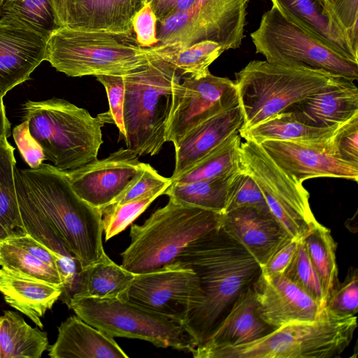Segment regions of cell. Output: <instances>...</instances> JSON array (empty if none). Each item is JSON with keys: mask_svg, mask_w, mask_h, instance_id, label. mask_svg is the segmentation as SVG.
<instances>
[{"mask_svg": "<svg viewBox=\"0 0 358 358\" xmlns=\"http://www.w3.org/2000/svg\"><path fill=\"white\" fill-rule=\"evenodd\" d=\"M341 26L358 45V0H327Z\"/></svg>", "mask_w": 358, "mask_h": 358, "instance_id": "46", "label": "cell"}, {"mask_svg": "<svg viewBox=\"0 0 358 358\" xmlns=\"http://www.w3.org/2000/svg\"><path fill=\"white\" fill-rule=\"evenodd\" d=\"M0 292L8 304L43 329L41 319L59 299L62 287L0 268Z\"/></svg>", "mask_w": 358, "mask_h": 358, "instance_id": "26", "label": "cell"}, {"mask_svg": "<svg viewBox=\"0 0 358 358\" xmlns=\"http://www.w3.org/2000/svg\"><path fill=\"white\" fill-rule=\"evenodd\" d=\"M326 306L334 313L345 316H355L358 311V270L349 268L342 282L331 291Z\"/></svg>", "mask_w": 358, "mask_h": 358, "instance_id": "40", "label": "cell"}, {"mask_svg": "<svg viewBox=\"0 0 358 358\" xmlns=\"http://www.w3.org/2000/svg\"><path fill=\"white\" fill-rule=\"evenodd\" d=\"M23 110L30 134L46 160L64 171L96 159L103 143L101 128L113 124L108 111L93 117L86 109L59 98L28 100Z\"/></svg>", "mask_w": 358, "mask_h": 358, "instance_id": "3", "label": "cell"}, {"mask_svg": "<svg viewBox=\"0 0 358 358\" xmlns=\"http://www.w3.org/2000/svg\"><path fill=\"white\" fill-rule=\"evenodd\" d=\"M221 227L255 258L261 267L291 237L270 211L250 206L222 214Z\"/></svg>", "mask_w": 358, "mask_h": 358, "instance_id": "20", "label": "cell"}, {"mask_svg": "<svg viewBox=\"0 0 358 358\" xmlns=\"http://www.w3.org/2000/svg\"><path fill=\"white\" fill-rule=\"evenodd\" d=\"M51 358H127L114 338L85 322L77 315L58 327L55 343L48 347Z\"/></svg>", "mask_w": 358, "mask_h": 358, "instance_id": "25", "label": "cell"}, {"mask_svg": "<svg viewBox=\"0 0 358 358\" xmlns=\"http://www.w3.org/2000/svg\"><path fill=\"white\" fill-rule=\"evenodd\" d=\"M333 136L315 140H268L260 145L282 169L301 183L315 178H338L357 182L358 164L338 155Z\"/></svg>", "mask_w": 358, "mask_h": 358, "instance_id": "16", "label": "cell"}, {"mask_svg": "<svg viewBox=\"0 0 358 358\" xmlns=\"http://www.w3.org/2000/svg\"><path fill=\"white\" fill-rule=\"evenodd\" d=\"M301 240L320 279L327 302L331 291L339 282L336 255L337 243L330 229L321 224L310 231Z\"/></svg>", "mask_w": 358, "mask_h": 358, "instance_id": "33", "label": "cell"}, {"mask_svg": "<svg viewBox=\"0 0 358 358\" xmlns=\"http://www.w3.org/2000/svg\"><path fill=\"white\" fill-rule=\"evenodd\" d=\"M252 288L260 317L274 329L315 321L324 308L284 274L261 273Z\"/></svg>", "mask_w": 358, "mask_h": 358, "instance_id": "17", "label": "cell"}, {"mask_svg": "<svg viewBox=\"0 0 358 358\" xmlns=\"http://www.w3.org/2000/svg\"><path fill=\"white\" fill-rule=\"evenodd\" d=\"M244 206L270 211L255 180L241 168L234 174L229 185L224 213Z\"/></svg>", "mask_w": 358, "mask_h": 358, "instance_id": "39", "label": "cell"}, {"mask_svg": "<svg viewBox=\"0 0 358 358\" xmlns=\"http://www.w3.org/2000/svg\"><path fill=\"white\" fill-rule=\"evenodd\" d=\"M81 320L112 337L136 338L158 348H194L181 323L127 298L73 297L68 306Z\"/></svg>", "mask_w": 358, "mask_h": 358, "instance_id": "10", "label": "cell"}, {"mask_svg": "<svg viewBox=\"0 0 358 358\" xmlns=\"http://www.w3.org/2000/svg\"><path fill=\"white\" fill-rule=\"evenodd\" d=\"M299 241L292 237L287 239L261 267L262 273L268 275L283 274L294 256Z\"/></svg>", "mask_w": 358, "mask_h": 358, "instance_id": "47", "label": "cell"}, {"mask_svg": "<svg viewBox=\"0 0 358 358\" xmlns=\"http://www.w3.org/2000/svg\"><path fill=\"white\" fill-rule=\"evenodd\" d=\"M285 112L308 126L338 128L358 115V89L353 81L338 78Z\"/></svg>", "mask_w": 358, "mask_h": 358, "instance_id": "21", "label": "cell"}, {"mask_svg": "<svg viewBox=\"0 0 358 358\" xmlns=\"http://www.w3.org/2000/svg\"><path fill=\"white\" fill-rule=\"evenodd\" d=\"M236 172L228 176L207 180L188 182H171L164 194L167 195L170 200L179 204L223 214L229 185Z\"/></svg>", "mask_w": 358, "mask_h": 358, "instance_id": "30", "label": "cell"}, {"mask_svg": "<svg viewBox=\"0 0 358 358\" xmlns=\"http://www.w3.org/2000/svg\"><path fill=\"white\" fill-rule=\"evenodd\" d=\"M181 76L156 55L145 66L124 76V141L139 157L158 154L166 142V124Z\"/></svg>", "mask_w": 358, "mask_h": 358, "instance_id": "6", "label": "cell"}, {"mask_svg": "<svg viewBox=\"0 0 358 358\" xmlns=\"http://www.w3.org/2000/svg\"><path fill=\"white\" fill-rule=\"evenodd\" d=\"M222 214L169 199L141 225L132 224L131 242L121 254V266L134 274L173 262L191 243L219 227Z\"/></svg>", "mask_w": 358, "mask_h": 358, "instance_id": "4", "label": "cell"}, {"mask_svg": "<svg viewBox=\"0 0 358 358\" xmlns=\"http://www.w3.org/2000/svg\"><path fill=\"white\" fill-rule=\"evenodd\" d=\"M48 38L19 22L0 17V92L5 96L30 79L46 60Z\"/></svg>", "mask_w": 358, "mask_h": 358, "instance_id": "18", "label": "cell"}, {"mask_svg": "<svg viewBox=\"0 0 358 358\" xmlns=\"http://www.w3.org/2000/svg\"><path fill=\"white\" fill-rule=\"evenodd\" d=\"M150 1H151V0H146V1H145V3H150Z\"/></svg>", "mask_w": 358, "mask_h": 358, "instance_id": "51", "label": "cell"}, {"mask_svg": "<svg viewBox=\"0 0 358 358\" xmlns=\"http://www.w3.org/2000/svg\"><path fill=\"white\" fill-rule=\"evenodd\" d=\"M157 19L149 3L135 14L132 28L137 43L143 48H150L158 43L157 38Z\"/></svg>", "mask_w": 358, "mask_h": 358, "instance_id": "45", "label": "cell"}, {"mask_svg": "<svg viewBox=\"0 0 358 358\" xmlns=\"http://www.w3.org/2000/svg\"><path fill=\"white\" fill-rule=\"evenodd\" d=\"M7 138H0V243L27 234L15 188L14 148Z\"/></svg>", "mask_w": 358, "mask_h": 358, "instance_id": "29", "label": "cell"}, {"mask_svg": "<svg viewBox=\"0 0 358 358\" xmlns=\"http://www.w3.org/2000/svg\"><path fill=\"white\" fill-rule=\"evenodd\" d=\"M135 275L104 254L98 261L81 270L72 298H127Z\"/></svg>", "mask_w": 358, "mask_h": 358, "instance_id": "27", "label": "cell"}, {"mask_svg": "<svg viewBox=\"0 0 358 358\" xmlns=\"http://www.w3.org/2000/svg\"><path fill=\"white\" fill-rule=\"evenodd\" d=\"M196 1V0H151L149 3L159 21L186 10Z\"/></svg>", "mask_w": 358, "mask_h": 358, "instance_id": "49", "label": "cell"}, {"mask_svg": "<svg viewBox=\"0 0 358 358\" xmlns=\"http://www.w3.org/2000/svg\"><path fill=\"white\" fill-rule=\"evenodd\" d=\"M6 241L20 247L44 263L58 270L55 254L29 234H27Z\"/></svg>", "mask_w": 358, "mask_h": 358, "instance_id": "48", "label": "cell"}, {"mask_svg": "<svg viewBox=\"0 0 358 358\" xmlns=\"http://www.w3.org/2000/svg\"><path fill=\"white\" fill-rule=\"evenodd\" d=\"M145 1L52 0V4L58 28L131 34L132 19Z\"/></svg>", "mask_w": 358, "mask_h": 358, "instance_id": "19", "label": "cell"}, {"mask_svg": "<svg viewBox=\"0 0 358 358\" xmlns=\"http://www.w3.org/2000/svg\"><path fill=\"white\" fill-rule=\"evenodd\" d=\"M357 327L356 315H341L325 306L315 321L289 324L253 342L208 351L201 358H338Z\"/></svg>", "mask_w": 358, "mask_h": 358, "instance_id": "7", "label": "cell"}, {"mask_svg": "<svg viewBox=\"0 0 358 358\" xmlns=\"http://www.w3.org/2000/svg\"><path fill=\"white\" fill-rule=\"evenodd\" d=\"M243 122V113L238 103L192 129L175 148V168L171 182L229 136L238 133Z\"/></svg>", "mask_w": 358, "mask_h": 358, "instance_id": "23", "label": "cell"}, {"mask_svg": "<svg viewBox=\"0 0 358 358\" xmlns=\"http://www.w3.org/2000/svg\"><path fill=\"white\" fill-rule=\"evenodd\" d=\"M241 137L234 134L171 182H188L222 177L240 169Z\"/></svg>", "mask_w": 358, "mask_h": 358, "instance_id": "34", "label": "cell"}, {"mask_svg": "<svg viewBox=\"0 0 358 358\" xmlns=\"http://www.w3.org/2000/svg\"><path fill=\"white\" fill-rule=\"evenodd\" d=\"M159 59L172 65L180 74L201 78L210 73L209 66L224 52L212 41H203L189 46L156 44L148 48Z\"/></svg>", "mask_w": 358, "mask_h": 358, "instance_id": "31", "label": "cell"}, {"mask_svg": "<svg viewBox=\"0 0 358 358\" xmlns=\"http://www.w3.org/2000/svg\"><path fill=\"white\" fill-rule=\"evenodd\" d=\"M235 76L243 116L239 132L287 111L338 78L322 71L266 60L250 61Z\"/></svg>", "mask_w": 358, "mask_h": 358, "instance_id": "8", "label": "cell"}, {"mask_svg": "<svg viewBox=\"0 0 358 358\" xmlns=\"http://www.w3.org/2000/svg\"><path fill=\"white\" fill-rule=\"evenodd\" d=\"M339 128V127H338ZM338 128L306 125L287 112L270 117L258 124L239 132L245 139L261 144L265 141L315 140L331 137Z\"/></svg>", "mask_w": 358, "mask_h": 358, "instance_id": "32", "label": "cell"}, {"mask_svg": "<svg viewBox=\"0 0 358 358\" xmlns=\"http://www.w3.org/2000/svg\"><path fill=\"white\" fill-rule=\"evenodd\" d=\"M96 80L104 87L108 97L109 110L113 122L119 130L120 137L125 139L123 119L124 99V79L122 76H97Z\"/></svg>", "mask_w": 358, "mask_h": 358, "instance_id": "41", "label": "cell"}, {"mask_svg": "<svg viewBox=\"0 0 358 358\" xmlns=\"http://www.w3.org/2000/svg\"><path fill=\"white\" fill-rule=\"evenodd\" d=\"M274 329L259 316L252 285L234 301L229 313L206 341L191 350L193 357L201 358L205 352L227 346L253 342Z\"/></svg>", "mask_w": 358, "mask_h": 358, "instance_id": "22", "label": "cell"}, {"mask_svg": "<svg viewBox=\"0 0 358 358\" xmlns=\"http://www.w3.org/2000/svg\"><path fill=\"white\" fill-rule=\"evenodd\" d=\"M129 148H120L101 159L66 171L76 194L103 209L114 203L141 175L145 163Z\"/></svg>", "mask_w": 358, "mask_h": 358, "instance_id": "15", "label": "cell"}, {"mask_svg": "<svg viewBox=\"0 0 358 358\" xmlns=\"http://www.w3.org/2000/svg\"><path fill=\"white\" fill-rule=\"evenodd\" d=\"M333 142L341 159L358 164V115L337 129Z\"/></svg>", "mask_w": 358, "mask_h": 358, "instance_id": "43", "label": "cell"}, {"mask_svg": "<svg viewBox=\"0 0 358 358\" xmlns=\"http://www.w3.org/2000/svg\"><path fill=\"white\" fill-rule=\"evenodd\" d=\"M283 274L322 307L326 306L327 301L320 279L302 240H299L294 256Z\"/></svg>", "mask_w": 358, "mask_h": 358, "instance_id": "38", "label": "cell"}, {"mask_svg": "<svg viewBox=\"0 0 358 358\" xmlns=\"http://www.w3.org/2000/svg\"><path fill=\"white\" fill-rule=\"evenodd\" d=\"M248 1L196 0L186 10L157 21V44L186 47L212 41L224 51L238 48L244 38Z\"/></svg>", "mask_w": 358, "mask_h": 358, "instance_id": "12", "label": "cell"}, {"mask_svg": "<svg viewBox=\"0 0 358 358\" xmlns=\"http://www.w3.org/2000/svg\"><path fill=\"white\" fill-rule=\"evenodd\" d=\"M173 262L196 273L203 294L201 304L182 323L194 348L206 341L262 268L221 225L191 243Z\"/></svg>", "mask_w": 358, "mask_h": 358, "instance_id": "2", "label": "cell"}, {"mask_svg": "<svg viewBox=\"0 0 358 358\" xmlns=\"http://www.w3.org/2000/svg\"><path fill=\"white\" fill-rule=\"evenodd\" d=\"M13 136L20 154L31 169L38 168L46 160L41 147L30 134L27 120L13 128Z\"/></svg>", "mask_w": 358, "mask_h": 358, "instance_id": "44", "label": "cell"}, {"mask_svg": "<svg viewBox=\"0 0 358 358\" xmlns=\"http://www.w3.org/2000/svg\"><path fill=\"white\" fill-rule=\"evenodd\" d=\"M171 184V178L161 176L149 164L145 163L141 175L114 203L123 204L155 188L169 186Z\"/></svg>", "mask_w": 358, "mask_h": 358, "instance_id": "42", "label": "cell"}, {"mask_svg": "<svg viewBox=\"0 0 358 358\" xmlns=\"http://www.w3.org/2000/svg\"><path fill=\"white\" fill-rule=\"evenodd\" d=\"M238 103L236 83L227 78L210 73L201 78H185L175 89L166 141L172 142L176 148L197 124Z\"/></svg>", "mask_w": 358, "mask_h": 358, "instance_id": "14", "label": "cell"}, {"mask_svg": "<svg viewBox=\"0 0 358 358\" xmlns=\"http://www.w3.org/2000/svg\"><path fill=\"white\" fill-rule=\"evenodd\" d=\"M250 37L256 52L268 62L320 71L353 82L358 80V62L314 36L274 3Z\"/></svg>", "mask_w": 358, "mask_h": 358, "instance_id": "9", "label": "cell"}, {"mask_svg": "<svg viewBox=\"0 0 358 358\" xmlns=\"http://www.w3.org/2000/svg\"><path fill=\"white\" fill-rule=\"evenodd\" d=\"M0 17L19 22L48 38L58 29L52 0H0Z\"/></svg>", "mask_w": 358, "mask_h": 358, "instance_id": "35", "label": "cell"}, {"mask_svg": "<svg viewBox=\"0 0 358 358\" xmlns=\"http://www.w3.org/2000/svg\"><path fill=\"white\" fill-rule=\"evenodd\" d=\"M169 186L155 188L136 199L123 204L113 203L101 210L105 240L124 231L158 196L164 194Z\"/></svg>", "mask_w": 358, "mask_h": 358, "instance_id": "37", "label": "cell"}, {"mask_svg": "<svg viewBox=\"0 0 358 358\" xmlns=\"http://www.w3.org/2000/svg\"><path fill=\"white\" fill-rule=\"evenodd\" d=\"M240 166L255 180L271 213L289 236L301 240L320 224L311 210L309 193L303 183L282 169L260 144L241 142Z\"/></svg>", "mask_w": 358, "mask_h": 358, "instance_id": "11", "label": "cell"}, {"mask_svg": "<svg viewBox=\"0 0 358 358\" xmlns=\"http://www.w3.org/2000/svg\"><path fill=\"white\" fill-rule=\"evenodd\" d=\"M155 55L141 46L134 33L83 31L59 27L47 42L46 61L71 77L126 76Z\"/></svg>", "mask_w": 358, "mask_h": 358, "instance_id": "5", "label": "cell"}, {"mask_svg": "<svg viewBox=\"0 0 358 358\" xmlns=\"http://www.w3.org/2000/svg\"><path fill=\"white\" fill-rule=\"evenodd\" d=\"M48 347L47 333L17 313L6 310L0 316V358H40Z\"/></svg>", "mask_w": 358, "mask_h": 358, "instance_id": "28", "label": "cell"}, {"mask_svg": "<svg viewBox=\"0 0 358 358\" xmlns=\"http://www.w3.org/2000/svg\"><path fill=\"white\" fill-rule=\"evenodd\" d=\"M0 266L10 271L43 280L62 288L59 271L20 247L4 241L0 243Z\"/></svg>", "mask_w": 358, "mask_h": 358, "instance_id": "36", "label": "cell"}, {"mask_svg": "<svg viewBox=\"0 0 358 358\" xmlns=\"http://www.w3.org/2000/svg\"><path fill=\"white\" fill-rule=\"evenodd\" d=\"M3 97L0 92V138L3 136L8 138L10 135V123L6 117Z\"/></svg>", "mask_w": 358, "mask_h": 358, "instance_id": "50", "label": "cell"}, {"mask_svg": "<svg viewBox=\"0 0 358 358\" xmlns=\"http://www.w3.org/2000/svg\"><path fill=\"white\" fill-rule=\"evenodd\" d=\"M14 173L22 220L52 231L82 269L106 254L101 211L76 194L66 171L42 163L36 169L15 166Z\"/></svg>", "mask_w": 358, "mask_h": 358, "instance_id": "1", "label": "cell"}, {"mask_svg": "<svg viewBox=\"0 0 358 358\" xmlns=\"http://www.w3.org/2000/svg\"><path fill=\"white\" fill-rule=\"evenodd\" d=\"M127 299L182 324L201 304L203 294L196 273L173 262L155 271L136 274Z\"/></svg>", "mask_w": 358, "mask_h": 358, "instance_id": "13", "label": "cell"}, {"mask_svg": "<svg viewBox=\"0 0 358 358\" xmlns=\"http://www.w3.org/2000/svg\"><path fill=\"white\" fill-rule=\"evenodd\" d=\"M295 22L347 58L358 62V45L341 26L327 0H270Z\"/></svg>", "mask_w": 358, "mask_h": 358, "instance_id": "24", "label": "cell"}]
</instances>
